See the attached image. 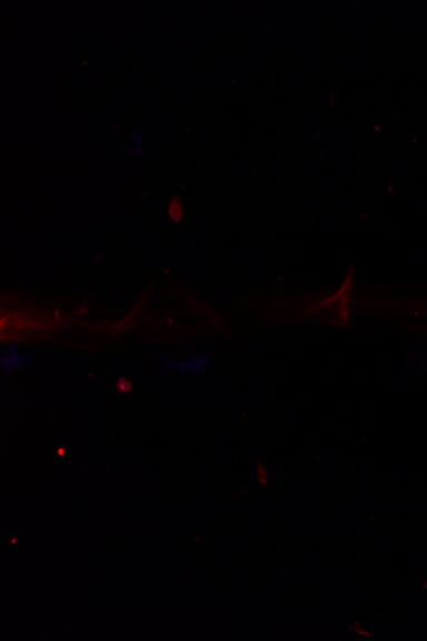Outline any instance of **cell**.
<instances>
[{
    "label": "cell",
    "mask_w": 427,
    "mask_h": 641,
    "mask_svg": "<svg viewBox=\"0 0 427 641\" xmlns=\"http://www.w3.org/2000/svg\"><path fill=\"white\" fill-rule=\"evenodd\" d=\"M23 326H26V323L20 315L8 314L2 318V336L8 335V338H11L13 335H19Z\"/></svg>",
    "instance_id": "6da1fadb"
},
{
    "label": "cell",
    "mask_w": 427,
    "mask_h": 641,
    "mask_svg": "<svg viewBox=\"0 0 427 641\" xmlns=\"http://www.w3.org/2000/svg\"><path fill=\"white\" fill-rule=\"evenodd\" d=\"M177 200H173L172 203H170L169 205V216L170 218H172L175 221H179V219H181V207H179V205H176Z\"/></svg>",
    "instance_id": "7a4b0ae2"
},
{
    "label": "cell",
    "mask_w": 427,
    "mask_h": 641,
    "mask_svg": "<svg viewBox=\"0 0 427 641\" xmlns=\"http://www.w3.org/2000/svg\"><path fill=\"white\" fill-rule=\"evenodd\" d=\"M117 388H118V391H121V392H128V391L132 389V386L126 379L121 378L118 381Z\"/></svg>",
    "instance_id": "3957f363"
}]
</instances>
